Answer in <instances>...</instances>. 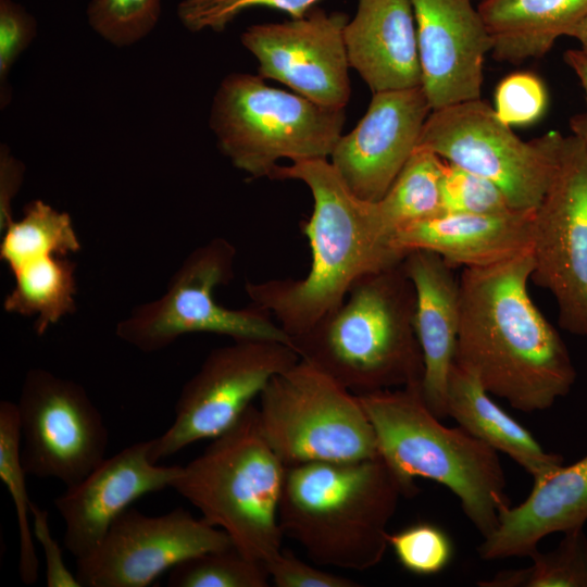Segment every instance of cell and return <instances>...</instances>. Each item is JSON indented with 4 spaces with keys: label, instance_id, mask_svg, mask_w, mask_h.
Here are the masks:
<instances>
[{
    "label": "cell",
    "instance_id": "ba28073f",
    "mask_svg": "<svg viewBox=\"0 0 587 587\" xmlns=\"http://www.w3.org/2000/svg\"><path fill=\"white\" fill-rule=\"evenodd\" d=\"M258 411L264 436L285 466L379 455L358 396L303 360L270 380Z\"/></svg>",
    "mask_w": 587,
    "mask_h": 587
},
{
    "label": "cell",
    "instance_id": "8fae6325",
    "mask_svg": "<svg viewBox=\"0 0 587 587\" xmlns=\"http://www.w3.org/2000/svg\"><path fill=\"white\" fill-rule=\"evenodd\" d=\"M299 360L292 347L274 340H234L212 350L182 388L172 425L151 440V461L228 430L270 380Z\"/></svg>",
    "mask_w": 587,
    "mask_h": 587
},
{
    "label": "cell",
    "instance_id": "cb8c5ba5",
    "mask_svg": "<svg viewBox=\"0 0 587 587\" xmlns=\"http://www.w3.org/2000/svg\"><path fill=\"white\" fill-rule=\"evenodd\" d=\"M477 8L492 57L509 63L544 57L587 15V0H483Z\"/></svg>",
    "mask_w": 587,
    "mask_h": 587
},
{
    "label": "cell",
    "instance_id": "9c48e42d",
    "mask_svg": "<svg viewBox=\"0 0 587 587\" xmlns=\"http://www.w3.org/2000/svg\"><path fill=\"white\" fill-rule=\"evenodd\" d=\"M236 249L217 237L195 249L172 276L158 299L137 307L116 325V336L143 352L166 348L185 334L212 333L234 340H274L290 337L272 314L252 304L229 309L220 304L215 289L234 276Z\"/></svg>",
    "mask_w": 587,
    "mask_h": 587
},
{
    "label": "cell",
    "instance_id": "1f68e13d",
    "mask_svg": "<svg viewBox=\"0 0 587 587\" xmlns=\"http://www.w3.org/2000/svg\"><path fill=\"white\" fill-rule=\"evenodd\" d=\"M441 202L444 213L500 215L516 211L495 183L445 160Z\"/></svg>",
    "mask_w": 587,
    "mask_h": 587
},
{
    "label": "cell",
    "instance_id": "5bb4252c",
    "mask_svg": "<svg viewBox=\"0 0 587 587\" xmlns=\"http://www.w3.org/2000/svg\"><path fill=\"white\" fill-rule=\"evenodd\" d=\"M230 547L223 529L183 508L158 516L128 508L97 549L76 560L75 574L85 587H146L187 559Z\"/></svg>",
    "mask_w": 587,
    "mask_h": 587
},
{
    "label": "cell",
    "instance_id": "603a6c76",
    "mask_svg": "<svg viewBox=\"0 0 587 587\" xmlns=\"http://www.w3.org/2000/svg\"><path fill=\"white\" fill-rule=\"evenodd\" d=\"M447 414L469 434L509 455L534 480L564 465L562 455L545 451L523 425L491 400L475 374L454 363L448 380Z\"/></svg>",
    "mask_w": 587,
    "mask_h": 587
},
{
    "label": "cell",
    "instance_id": "d6a6232c",
    "mask_svg": "<svg viewBox=\"0 0 587 587\" xmlns=\"http://www.w3.org/2000/svg\"><path fill=\"white\" fill-rule=\"evenodd\" d=\"M320 0H180L176 15L191 33L224 32L241 13L253 8H271L301 17Z\"/></svg>",
    "mask_w": 587,
    "mask_h": 587
},
{
    "label": "cell",
    "instance_id": "ac0fdd59",
    "mask_svg": "<svg viewBox=\"0 0 587 587\" xmlns=\"http://www.w3.org/2000/svg\"><path fill=\"white\" fill-rule=\"evenodd\" d=\"M150 448L151 440L139 441L105 458L54 500L64 522L65 549L76 560L97 549L114 520L135 500L171 488L180 466L152 462Z\"/></svg>",
    "mask_w": 587,
    "mask_h": 587
},
{
    "label": "cell",
    "instance_id": "9a60e30c",
    "mask_svg": "<svg viewBox=\"0 0 587 587\" xmlns=\"http://www.w3.org/2000/svg\"><path fill=\"white\" fill-rule=\"evenodd\" d=\"M349 17L314 7L301 17L255 24L240 35L258 74L324 107L345 109L351 95L344 30Z\"/></svg>",
    "mask_w": 587,
    "mask_h": 587
},
{
    "label": "cell",
    "instance_id": "6da1fadb",
    "mask_svg": "<svg viewBox=\"0 0 587 587\" xmlns=\"http://www.w3.org/2000/svg\"><path fill=\"white\" fill-rule=\"evenodd\" d=\"M533 267L528 250L463 268L453 362L475 374L489 394L526 413L548 410L576 380L566 345L529 295Z\"/></svg>",
    "mask_w": 587,
    "mask_h": 587
},
{
    "label": "cell",
    "instance_id": "44dd1931",
    "mask_svg": "<svg viewBox=\"0 0 587 587\" xmlns=\"http://www.w3.org/2000/svg\"><path fill=\"white\" fill-rule=\"evenodd\" d=\"M534 214L442 213L398 230L391 245L404 255L413 250L435 252L453 267L488 266L532 250Z\"/></svg>",
    "mask_w": 587,
    "mask_h": 587
},
{
    "label": "cell",
    "instance_id": "3957f363",
    "mask_svg": "<svg viewBox=\"0 0 587 587\" xmlns=\"http://www.w3.org/2000/svg\"><path fill=\"white\" fill-rule=\"evenodd\" d=\"M416 492L380 455L285 466L279 525L314 563L365 571L385 555L401 497Z\"/></svg>",
    "mask_w": 587,
    "mask_h": 587
},
{
    "label": "cell",
    "instance_id": "7c38bea8",
    "mask_svg": "<svg viewBox=\"0 0 587 587\" xmlns=\"http://www.w3.org/2000/svg\"><path fill=\"white\" fill-rule=\"evenodd\" d=\"M26 474L71 487L104 459L109 432L85 388L43 369L25 375L16 403Z\"/></svg>",
    "mask_w": 587,
    "mask_h": 587
},
{
    "label": "cell",
    "instance_id": "e575fe53",
    "mask_svg": "<svg viewBox=\"0 0 587 587\" xmlns=\"http://www.w3.org/2000/svg\"><path fill=\"white\" fill-rule=\"evenodd\" d=\"M548 104L544 82L534 73L515 72L496 87L494 110L507 125H528L539 120Z\"/></svg>",
    "mask_w": 587,
    "mask_h": 587
},
{
    "label": "cell",
    "instance_id": "e0dca14e",
    "mask_svg": "<svg viewBox=\"0 0 587 587\" xmlns=\"http://www.w3.org/2000/svg\"><path fill=\"white\" fill-rule=\"evenodd\" d=\"M422 88L433 110L480 98L492 42L472 0H411Z\"/></svg>",
    "mask_w": 587,
    "mask_h": 587
},
{
    "label": "cell",
    "instance_id": "7a4b0ae2",
    "mask_svg": "<svg viewBox=\"0 0 587 587\" xmlns=\"http://www.w3.org/2000/svg\"><path fill=\"white\" fill-rule=\"evenodd\" d=\"M270 179L300 180L313 197L312 214L302 225L311 250L308 274L245 286L252 304L268 311L292 337L338 307L361 277L405 255L383 230L374 202L354 196L327 159L278 164Z\"/></svg>",
    "mask_w": 587,
    "mask_h": 587
},
{
    "label": "cell",
    "instance_id": "4fadbf2b",
    "mask_svg": "<svg viewBox=\"0 0 587 587\" xmlns=\"http://www.w3.org/2000/svg\"><path fill=\"white\" fill-rule=\"evenodd\" d=\"M532 254L530 279L554 298L560 326L587 337V150L573 135L535 210Z\"/></svg>",
    "mask_w": 587,
    "mask_h": 587
},
{
    "label": "cell",
    "instance_id": "8992f818",
    "mask_svg": "<svg viewBox=\"0 0 587 587\" xmlns=\"http://www.w3.org/2000/svg\"><path fill=\"white\" fill-rule=\"evenodd\" d=\"M285 465L251 404L174 478L171 488L223 529L235 548L264 564L282 551L278 508Z\"/></svg>",
    "mask_w": 587,
    "mask_h": 587
},
{
    "label": "cell",
    "instance_id": "2e32d148",
    "mask_svg": "<svg viewBox=\"0 0 587 587\" xmlns=\"http://www.w3.org/2000/svg\"><path fill=\"white\" fill-rule=\"evenodd\" d=\"M430 112L421 86L373 93L363 117L329 157L354 196L376 202L386 193L416 149Z\"/></svg>",
    "mask_w": 587,
    "mask_h": 587
},
{
    "label": "cell",
    "instance_id": "7402d4cb",
    "mask_svg": "<svg viewBox=\"0 0 587 587\" xmlns=\"http://www.w3.org/2000/svg\"><path fill=\"white\" fill-rule=\"evenodd\" d=\"M587 522V453L571 465L534 480L527 498L503 508L497 528L478 546L483 560L528 557L548 535Z\"/></svg>",
    "mask_w": 587,
    "mask_h": 587
},
{
    "label": "cell",
    "instance_id": "83f0119b",
    "mask_svg": "<svg viewBox=\"0 0 587 587\" xmlns=\"http://www.w3.org/2000/svg\"><path fill=\"white\" fill-rule=\"evenodd\" d=\"M557 548L534 550L532 564L503 570L477 582L480 587H587V535L584 526L569 529Z\"/></svg>",
    "mask_w": 587,
    "mask_h": 587
},
{
    "label": "cell",
    "instance_id": "ffe728a7",
    "mask_svg": "<svg viewBox=\"0 0 587 587\" xmlns=\"http://www.w3.org/2000/svg\"><path fill=\"white\" fill-rule=\"evenodd\" d=\"M344 37L350 67L372 93L422 86L411 0H358Z\"/></svg>",
    "mask_w": 587,
    "mask_h": 587
},
{
    "label": "cell",
    "instance_id": "ab89813d",
    "mask_svg": "<svg viewBox=\"0 0 587 587\" xmlns=\"http://www.w3.org/2000/svg\"><path fill=\"white\" fill-rule=\"evenodd\" d=\"M564 61L577 76L585 92L586 110L571 117L570 128L587 150V55L580 49H571L564 53Z\"/></svg>",
    "mask_w": 587,
    "mask_h": 587
},
{
    "label": "cell",
    "instance_id": "f546056e",
    "mask_svg": "<svg viewBox=\"0 0 587 587\" xmlns=\"http://www.w3.org/2000/svg\"><path fill=\"white\" fill-rule=\"evenodd\" d=\"M265 564L235 547L201 553L170 570V587H267Z\"/></svg>",
    "mask_w": 587,
    "mask_h": 587
},
{
    "label": "cell",
    "instance_id": "4316f807",
    "mask_svg": "<svg viewBox=\"0 0 587 587\" xmlns=\"http://www.w3.org/2000/svg\"><path fill=\"white\" fill-rule=\"evenodd\" d=\"M3 230L0 258L10 271L32 258L66 257L80 249L71 216L39 199L28 202L22 218L13 220Z\"/></svg>",
    "mask_w": 587,
    "mask_h": 587
},
{
    "label": "cell",
    "instance_id": "4dcf8cb0",
    "mask_svg": "<svg viewBox=\"0 0 587 587\" xmlns=\"http://www.w3.org/2000/svg\"><path fill=\"white\" fill-rule=\"evenodd\" d=\"M161 0H90L87 21L92 30L122 48L146 38L161 16Z\"/></svg>",
    "mask_w": 587,
    "mask_h": 587
},
{
    "label": "cell",
    "instance_id": "52a82bcc",
    "mask_svg": "<svg viewBox=\"0 0 587 587\" xmlns=\"http://www.w3.org/2000/svg\"><path fill=\"white\" fill-rule=\"evenodd\" d=\"M345 109L230 73L213 97L209 125L220 151L251 178H270L280 159H327L342 135Z\"/></svg>",
    "mask_w": 587,
    "mask_h": 587
},
{
    "label": "cell",
    "instance_id": "5b68a950",
    "mask_svg": "<svg viewBox=\"0 0 587 587\" xmlns=\"http://www.w3.org/2000/svg\"><path fill=\"white\" fill-rule=\"evenodd\" d=\"M379 455L409 486L427 478L447 487L483 538L510 505L498 451L461 426L447 427L426 405L421 383L357 395Z\"/></svg>",
    "mask_w": 587,
    "mask_h": 587
},
{
    "label": "cell",
    "instance_id": "f1b7e54d",
    "mask_svg": "<svg viewBox=\"0 0 587 587\" xmlns=\"http://www.w3.org/2000/svg\"><path fill=\"white\" fill-rule=\"evenodd\" d=\"M26 472L21 459V430L16 403L0 402V478L5 484L16 511L20 534L18 574L25 585L38 577L39 562L28 513L30 503L25 485Z\"/></svg>",
    "mask_w": 587,
    "mask_h": 587
},
{
    "label": "cell",
    "instance_id": "277c9868",
    "mask_svg": "<svg viewBox=\"0 0 587 587\" xmlns=\"http://www.w3.org/2000/svg\"><path fill=\"white\" fill-rule=\"evenodd\" d=\"M414 288L402 262L361 277L344 301L290 337L303 360L354 395L420 384Z\"/></svg>",
    "mask_w": 587,
    "mask_h": 587
},
{
    "label": "cell",
    "instance_id": "484cf974",
    "mask_svg": "<svg viewBox=\"0 0 587 587\" xmlns=\"http://www.w3.org/2000/svg\"><path fill=\"white\" fill-rule=\"evenodd\" d=\"M442 167L440 157L416 147L386 193L374 202L379 224L390 239L407 226L444 213Z\"/></svg>",
    "mask_w": 587,
    "mask_h": 587
},
{
    "label": "cell",
    "instance_id": "d590c367",
    "mask_svg": "<svg viewBox=\"0 0 587 587\" xmlns=\"http://www.w3.org/2000/svg\"><path fill=\"white\" fill-rule=\"evenodd\" d=\"M37 35V21L14 0H0V102L3 109L11 99L8 77L20 55Z\"/></svg>",
    "mask_w": 587,
    "mask_h": 587
},
{
    "label": "cell",
    "instance_id": "f35d334b",
    "mask_svg": "<svg viewBox=\"0 0 587 587\" xmlns=\"http://www.w3.org/2000/svg\"><path fill=\"white\" fill-rule=\"evenodd\" d=\"M25 167L5 143L0 146V226L3 230L13 221L12 201L20 190Z\"/></svg>",
    "mask_w": 587,
    "mask_h": 587
},
{
    "label": "cell",
    "instance_id": "836d02e7",
    "mask_svg": "<svg viewBox=\"0 0 587 587\" xmlns=\"http://www.w3.org/2000/svg\"><path fill=\"white\" fill-rule=\"evenodd\" d=\"M388 545L407 571L421 576L440 573L453 554L452 541L447 533L424 522L388 534Z\"/></svg>",
    "mask_w": 587,
    "mask_h": 587
},
{
    "label": "cell",
    "instance_id": "74e56055",
    "mask_svg": "<svg viewBox=\"0 0 587 587\" xmlns=\"http://www.w3.org/2000/svg\"><path fill=\"white\" fill-rule=\"evenodd\" d=\"M30 515L33 534L42 547L45 555L46 585L48 587H82L76 574L67 569L62 550L51 534L48 512L32 501Z\"/></svg>",
    "mask_w": 587,
    "mask_h": 587
},
{
    "label": "cell",
    "instance_id": "30bf717a",
    "mask_svg": "<svg viewBox=\"0 0 587 587\" xmlns=\"http://www.w3.org/2000/svg\"><path fill=\"white\" fill-rule=\"evenodd\" d=\"M565 136L521 139L479 99L433 110L417 147L495 183L516 211H535L557 172Z\"/></svg>",
    "mask_w": 587,
    "mask_h": 587
},
{
    "label": "cell",
    "instance_id": "d6986e66",
    "mask_svg": "<svg viewBox=\"0 0 587 587\" xmlns=\"http://www.w3.org/2000/svg\"><path fill=\"white\" fill-rule=\"evenodd\" d=\"M402 265L415 294L413 323L424 365L421 392L442 420L448 416L447 388L460 324L459 278L453 266L428 250L410 251Z\"/></svg>",
    "mask_w": 587,
    "mask_h": 587
},
{
    "label": "cell",
    "instance_id": "8d00e7d4",
    "mask_svg": "<svg viewBox=\"0 0 587 587\" xmlns=\"http://www.w3.org/2000/svg\"><path fill=\"white\" fill-rule=\"evenodd\" d=\"M277 587H357L355 580L314 567L282 550L265 563Z\"/></svg>",
    "mask_w": 587,
    "mask_h": 587
},
{
    "label": "cell",
    "instance_id": "d4e9b609",
    "mask_svg": "<svg viewBox=\"0 0 587 587\" xmlns=\"http://www.w3.org/2000/svg\"><path fill=\"white\" fill-rule=\"evenodd\" d=\"M14 286L4 298L7 312L36 316L37 335H43L62 317L75 312L76 265L57 254L32 258L16 268Z\"/></svg>",
    "mask_w": 587,
    "mask_h": 587
},
{
    "label": "cell",
    "instance_id": "60d3db41",
    "mask_svg": "<svg viewBox=\"0 0 587 587\" xmlns=\"http://www.w3.org/2000/svg\"><path fill=\"white\" fill-rule=\"evenodd\" d=\"M569 37L575 38L580 45V50L587 55V15L574 26Z\"/></svg>",
    "mask_w": 587,
    "mask_h": 587
}]
</instances>
